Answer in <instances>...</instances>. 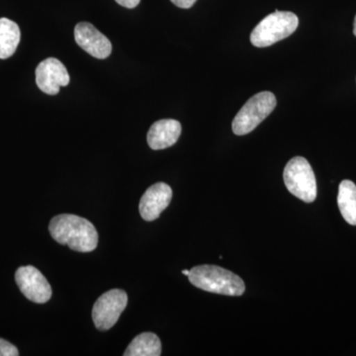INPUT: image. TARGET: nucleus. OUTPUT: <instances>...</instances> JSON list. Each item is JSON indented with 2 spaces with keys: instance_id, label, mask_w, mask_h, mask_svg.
<instances>
[{
  "instance_id": "f257e3e1",
  "label": "nucleus",
  "mask_w": 356,
  "mask_h": 356,
  "mask_svg": "<svg viewBox=\"0 0 356 356\" xmlns=\"http://www.w3.org/2000/svg\"><path fill=\"white\" fill-rule=\"evenodd\" d=\"M49 231L51 238L79 252L95 250L98 245V233L92 222L76 215L62 214L51 220Z\"/></svg>"
},
{
  "instance_id": "f03ea898",
  "label": "nucleus",
  "mask_w": 356,
  "mask_h": 356,
  "mask_svg": "<svg viewBox=\"0 0 356 356\" xmlns=\"http://www.w3.org/2000/svg\"><path fill=\"white\" fill-rule=\"evenodd\" d=\"M188 278L194 286L215 294L241 296L245 290V283L240 276L220 266L193 267Z\"/></svg>"
},
{
  "instance_id": "7ed1b4c3",
  "label": "nucleus",
  "mask_w": 356,
  "mask_h": 356,
  "mask_svg": "<svg viewBox=\"0 0 356 356\" xmlns=\"http://www.w3.org/2000/svg\"><path fill=\"white\" fill-rule=\"evenodd\" d=\"M298 25L296 14L276 10L257 24L250 34V42L257 48H266L289 37L296 31Z\"/></svg>"
},
{
  "instance_id": "20e7f679",
  "label": "nucleus",
  "mask_w": 356,
  "mask_h": 356,
  "mask_svg": "<svg viewBox=\"0 0 356 356\" xmlns=\"http://www.w3.org/2000/svg\"><path fill=\"white\" fill-rule=\"evenodd\" d=\"M283 179L288 191L306 203L317 198V181L309 161L302 156L290 159L283 172Z\"/></svg>"
},
{
  "instance_id": "39448f33",
  "label": "nucleus",
  "mask_w": 356,
  "mask_h": 356,
  "mask_svg": "<svg viewBox=\"0 0 356 356\" xmlns=\"http://www.w3.org/2000/svg\"><path fill=\"white\" fill-rule=\"evenodd\" d=\"M276 106V98L270 91H262L250 97L236 115L232 128L238 136L254 131Z\"/></svg>"
},
{
  "instance_id": "423d86ee",
  "label": "nucleus",
  "mask_w": 356,
  "mask_h": 356,
  "mask_svg": "<svg viewBox=\"0 0 356 356\" xmlns=\"http://www.w3.org/2000/svg\"><path fill=\"white\" fill-rule=\"evenodd\" d=\"M128 304L127 293L113 289L102 294L92 309V318L99 331H107L116 324Z\"/></svg>"
},
{
  "instance_id": "0eeeda50",
  "label": "nucleus",
  "mask_w": 356,
  "mask_h": 356,
  "mask_svg": "<svg viewBox=\"0 0 356 356\" xmlns=\"http://www.w3.org/2000/svg\"><path fill=\"white\" fill-rule=\"evenodd\" d=\"M15 281L26 298L37 304L47 303L51 297V287L36 267L21 266L15 273Z\"/></svg>"
},
{
  "instance_id": "6e6552de",
  "label": "nucleus",
  "mask_w": 356,
  "mask_h": 356,
  "mask_svg": "<svg viewBox=\"0 0 356 356\" xmlns=\"http://www.w3.org/2000/svg\"><path fill=\"white\" fill-rule=\"evenodd\" d=\"M70 81L67 70L58 58H47L37 67L36 83L39 89L46 95H58L60 88L69 86Z\"/></svg>"
},
{
  "instance_id": "1a4fd4ad",
  "label": "nucleus",
  "mask_w": 356,
  "mask_h": 356,
  "mask_svg": "<svg viewBox=\"0 0 356 356\" xmlns=\"http://www.w3.org/2000/svg\"><path fill=\"white\" fill-rule=\"evenodd\" d=\"M74 39L76 44L92 57L104 60L111 55V42L90 23H79L74 28Z\"/></svg>"
},
{
  "instance_id": "9d476101",
  "label": "nucleus",
  "mask_w": 356,
  "mask_h": 356,
  "mask_svg": "<svg viewBox=\"0 0 356 356\" xmlns=\"http://www.w3.org/2000/svg\"><path fill=\"white\" fill-rule=\"evenodd\" d=\"M172 191L170 185L158 182L147 189L140 201V214L145 221L158 219L161 213L170 205Z\"/></svg>"
},
{
  "instance_id": "9b49d317",
  "label": "nucleus",
  "mask_w": 356,
  "mask_h": 356,
  "mask_svg": "<svg viewBox=\"0 0 356 356\" xmlns=\"http://www.w3.org/2000/svg\"><path fill=\"white\" fill-rule=\"evenodd\" d=\"M181 135V124L173 119L156 121L147 133V144L154 151L173 146Z\"/></svg>"
},
{
  "instance_id": "f8f14e48",
  "label": "nucleus",
  "mask_w": 356,
  "mask_h": 356,
  "mask_svg": "<svg viewBox=\"0 0 356 356\" xmlns=\"http://www.w3.org/2000/svg\"><path fill=\"white\" fill-rule=\"evenodd\" d=\"M19 26L7 18H0V58L6 60L15 53L19 44Z\"/></svg>"
},
{
  "instance_id": "ddd939ff",
  "label": "nucleus",
  "mask_w": 356,
  "mask_h": 356,
  "mask_svg": "<svg viewBox=\"0 0 356 356\" xmlns=\"http://www.w3.org/2000/svg\"><path fill=\"white\" fill-rule=\"evenodd\" d=\"M161 355V343L153 332H143L131 341L125 356H159Z\"/></svg>"
},
{
  "instance_id": "4468645a",
  "label": "nucleus",
  "mask_w": 356,
  "mask_h": 356,
  "mask_svg": "<svg viewBox=\"0 0 356 356\" xmlns=\"http://www.w3.org/2000/svg\"><path fill=\"white\" fill-rule=\"evenodd\" d=\"M337 204L343 219L356 226V185L350 180H343L339 184Z\"/></svg>"
},
{
  "instance_id": "2eb2a0df",
  "label": "nucleus",
  "mask_w": 356,
  "mask_h": 356,
  "mask_svg": "<svg viewBox=\"0 0 356 356\" xmlns=\"http://www.w3.org/2000/svg\"><path fill=\"white\" fill-rule=\"evenodd\" d=\"M19 355L17 348L13 343L0 339V356H17Z\"/></svg>"
},
{
  "instance_id": "dca6fc26",
  "label": "nucleus",
  "mask_w": 356,
  "mask_h": 356,
  "mask_svg": "<svg viewBox=\"0 0 356 356\" xmlns=\"http://www.w3.org/2000/svg\"><path fill=\"white\" fill-rule=\"evenodd\" d=\"M170 1L179 8L188 9L193 6L197 0H170Z\"/></svg>"
},
{
  "instance_id": "f3484780",
  "label": "nucleus",
  "mask_w": 356,
  "mask_h": 356,
  "mask_svg": "<svg viewBox=\"0 0 356 356\" xmlns=\"http://www.w3.org/2000/svg\"><path fill=\"white\" fill-rule=\"evenodd\" d=\"M117 3L120 4L121 6L126 7V8L132 9L136 6H139L140 0H115Z\"/></svg>"
},
{
  "instance_id": "a211bd4d",
  "label": "nucleus",
  "mask_w": 356,
  "mask_h": 356,
  "mask_svg": "<svg viewBox=\"0 0 356 356\" xmlns=\"http://www.w3.org/2000/svg\"><path fill=\"white\" fill-rule=\"evenodd\" d=\"M353 34H355V36L356 37V15L355 18V23H353Z\"/></svg>"
},
{
  "instance_id": "6ab92c4d",
  "label": "nucleus",
  "mask_w": 356,
  "mask_h": 356,
  "mask_svg": "<svg viewBox=\"0 0 356 356\" xmlns=\"http://www.w3.org/2000/svg\"><path fill=\"white\" fill-rule=\"evenodd\" d=\"M182 273H184V275L189 276V273H191V270H186V269H185V270L182 271Z\"/></svg>"
}]
</instances>
